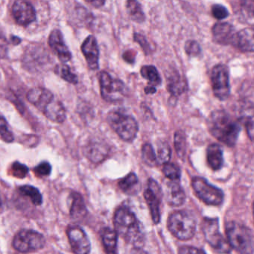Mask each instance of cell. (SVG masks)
I'll return each mask as SVG.
<instances>
[{
	"instance_id": "1",
	"label": "cell",
	"mask_w": 254,
	"mask_h": 254,
	"mask_svg": "<svg viewBox=\"0 0 254 254\" xmlns=\"http://www.w3.org/2000/svg\"><path fill=\"white\" fill-rule=\"evenodd\" d=\"M207 126L211 135L228 147L235 146L242 130L240 125L222 109L211 113L208 117Z\"/></svg>"
},
{
	"instance_id": "2",
	"label": "cell",
	"mask_w": 254,
	"mask_h": 254,
	"mask_svg": "<svg viewBox=\"0 0 254 254\" xmlns=\"http://www.w3.org/2000/svg\"><path fill=\"white\" fill-rule=\"evenodd\" d=\"M115 231L127 243L140 248L143 243L144 233L140 223L135 214L126 206H121L116 211L114 218Z\"/></svg>"
},
{
	"instance_id": "3",
	"label": "cell",
	"mask_w": 254,
	"mask_h": 254,
	"mask_svg": "<svg viewBox=\"0 0 254 254\" xmlns=\"http://www.w3.org/2000/svg\"><path fill=\"white\" fill-rule=\"evenodd\" d=\"M107 121L111 128L126 142H132L137 136L139 125L134 117L120 111H112L108 114Z\"/></svg>"
},
{
	"instance_id": "4",
	"label": "cell",
	"mask_w": 254,
	"mask_h": 254,
	"mask_svg": "<svg viewBox=\"0 0 254 254\" xmlns=\"http://www.w3.org/2000/svg\"><path fill=\"white\" fill-rule=\"evenodd\" d=\"M226 233L229 245L241 254H252L254 252V236L251 229L236 221L226 225Z\"/></svg>"
},
{
	"instance_id": "5",
	"label": "cell",
	"mask_w": 254,
	"mask_h": 254,
	"mask_svg": "<svg viewBox=\"0 0 254 254\" xmlns=\"http://www.w3.org/2000/svg\"><path fill=\"white\" fill-rule=\"evenodd\" d=\"M167 223L169 231L180 240H189L195 233V218L186 211L174 212L169 215Z\"/></svg>"
},
{
	"instance_id": "6",
	"label": "cell",
	"mask_w": 254,
	"mask_h": 254,
	"mask_svg": "<svg viewBox=\"0 0 254 254\" xmlns=\"http://www.w3.org/2000/svg\"><path fill=\"white\" fill-rule=\"evenodd\" d=\"M100 91L102 99L111 103L121 102L127 96V88L123 81L114 78L106 71L99 75Z\"/></svg>"
},
{
	"instance_id": "7",
	"label": "cell",
	"mask_w": 254,
	"mask_h": 254,
	"mask_svg": "<svg viewBox=\"0 0 254 254\" xmlns=\"http://www.w3.org/2000/svg\"><path fill=\"white\" fill-rule=\"evenodd\" d=\"M202 231L207 243L219 254H229L231 247L219 230V221L217 218H204L201 224Z\"/></svg>"
},
{
	"instance_id": "8",
	"label": "cell",
	"mask_w": 254,
	"mask_h": 254,
	"mask_svg": "<svg viewBox=\"0 0 254 254\" xmlns=\"http://www.w3.org/2000/svg\"><path fill=\"white\" fill-rule=\"evenodd\" d=\"M211 85L214 96L225 101L230 95V70L226 65L219 64L212 68L210 74Z\"/></svg>"
},
{
	"instance_id": "9",
	"label": "cell",
	"mask_w": 254,
	"mask_h": 254,
	"mask_svg": "<svg viewBox=\"0 0 254 254\" xmlns=\"http://www.w3.org/2000/svg\"><path fill=\"white\" fill-rule=\"evenodd\" d=\"M46 239L41 233L35 230H23L13 239V247L20 253L35 252L44 248Z\"/></svg>"
},
{
	"instance_id": "10",
	"label": "cell",
	"mask_w": 254,
	"mask_h": 254,
	"mask_svg": "<svg viewBox=\"0 0 254 254\" xmlns=\"http://www.w3.org/2000/svg\"><path fill=\"white\" fill-rule=\"evenodd\" d=\"M191 185L197 197L206 204L218 206L223 203L224 193L222 190L211 185L204 178L194 177Z\"/></svg>"
},
{
	"instance_id": "11",
	"label": "cell",
	"mask_w": 254,
	"mask_h": 254,
	"mask_svg": "<svg viewBox=\"0 0 254 254\" xmlns=\"http://www.w3.org/2000/svg\"><path fill=\"white\" fill-rule=\"evenodd\" d=\"M144 197L149 206L151 218L154 224L160 221V203H161L162 191L154 180L149 179L148 187L144 191Z\"/></svg>"
},
{
	"instance_id": "12",
	"label": "cell",
	"mask_w": 254,
	"mask_h": 254,
	"mask_svg": "<svg viewBox=\"0 0 254 254\" xmlns=\"http://www.w3.org/2000/svg\"><path fill=\"white\" fill-rule=\"evenodd\" d=\"M67 236L74 254H89L91 245L82 228L78 226H71L68 228Z\"/></svg>"
},
{
	"instance_id": "13",
	"label": "cell",
	"mask_w": 254,
	"mask_h": 254,
	"mask_svg": "<svg viewBox=\"0 0 254 254\" xmlns=\"http://www.w3.org/2000/svg\"><path fill=\"white\" fill-rule=\"evenodd\" d=\"M12 14L16 22L21 26H27L36 20L35 8L29 2L16 1L12 6Z\"/></svg>"
},
{
	"instance_id": "14",
	"label": "cell",
	"mask_w": 254,
	"mask_h": 254,
	"mask_svg": "<svg viewBox=\"0 0 254 254\" xmlns=\"http://www.w3.org/2000/svg\"><path fill=\"white\" fill-rule=\"evenodd\" d=\"M236 31L234 26L229 23H217L212 29L213 41L222 46H233Z\"/></svg>"
},
{
	"instance_id": "15",
	"label": "cell",
	"mask_w": 254,
	"mask_h": 254,
	"mask_svg": "<svg viewBox=\"0 0 254 254\" xmlns=\"http://www.w3.org/2000/svg\"><path fill=\"white\" fill-rule=\"evenodd\" d=\"M81 51L85 57L89 68L92 70L99 69V49L94 36L90 35L84 40L81 45Z\"/></svg>"
},
{
	"instance_id": "16",
	"label": "cell",
	"mask_w": 254,
	"mask_h": 254,
	"mask_svg": "<svg viewBox=\"0 0 254 254\" xmlns=\"http://www.w3.org/2000/svg\"><path fill=\"white\" fill-rule=\"evenodd\" d=\"M49 44L57 55L59 60L64 63L69 62L72 59V55L65 44L63 35L60 31L55 29L51 32L49 38Z\"/></svg>"
},
{
	"instance_id": "17",
	"label": "cell",
	"mask_w": 254,
	"mask_h": 254,
	"mask_svg": "<svg viewBox=\"0 0 254 254\" xmlns=\"http://www.w3.org/2000/svg\"><path fill=\"white\" fill-rule=\"evenodd\" d=\"M55 99L54 95L49 90L43 87H35L29 90L27 99L41 112Z\"/></svg>"
},
{
	"instance_id": "18",
	"label": "cell",
	"mask_w": 254,
	"mask_h": 254,
	"mask_svg": "<svg viewBox=\"0 0 254 254\" xmlns=\"http://www.w3.org/2000/svg\"><path fill=\"white\" fill-rule=\"evenodd\" d=\"M254 30L251 28H246L236 32L233 47L242 53H254Z\"/></svg>"
},
{
	"instance_id": "19",
	"label": "cell",
	"mask_w": 254,
	"mask_h": 254,
	"mask_svg": "<svg viewBox=\"0 0 254 254\" xmlns=\"http://www.w3.org/2000/svg\"><path fill=\"white\" fill-rule=\"evenodd\" d=\"M110 148L107 144L101 142H92L86 147L85 154L93 163L103 161L109 154Z\"/></svg>"
},
{
	"instance_id": "20",
	"label": "cell",
	"mask_w": 254,
	"mask_h": 254,
	"mask_svg": "<svg viewBox=\"0 0 254 254\" xmlns=\"http://www.w3.org/2000/svg\"><path fill=\"white\" fill-rule=\"evenodd\" d=\"M44 115L56 123H62L66 120V110L62 102L55 98L43 111Z\"/></svg>"
},
{
	"instance_id": "21",
	"label": "cell",
	"mask_w": 254,
	"mask_h": 254,
	"mask_svg": "<svg viewBox=\"0 0 254 254\" xmlns=\"http://www.w3.org/2000/svg\"><path fill=\"white\" fill-rule=\"evenodd\" d=\"M167 89L174 97H178L188 90V84L178 71L172 72L167 80Z\"/></svg>"
},
{
	"instance_id": "22",
	"label": "cell",
	"mask_w": 254,
	"mask_h": 254,
	"mask_svg": "<svg viewBox=\"0 0 254 254\" xmlns=\"http://www.w3.org/2000/svg\"><path fill=\"white\" fill-rule=\"evenodd\" d=\"M166 200L172 206H181L185 202V192L178 183L172 181L166 185Z\"/></svg>"
},
{
	"instance_id": "23",
	"label": "cell",
	"mask_w": 254,
	"mask_h": 254,
	"mask_svg": "<svg viewBox=\"0 0 254 254\" xmlns=\"http://www.w3.org/2000/svg\"><path fill=\"white\" fill-rule=\"evenodd\" d=\"M206 161L211 169L220 170L224 166V154L218 144H211L206 149Z\"/></svg>"
},
{
	"instance_id": "24",
	"label": "cell",
	"mask_w": 254,
	"mask_h": 254,
	"mask_svg": "<svg viewBox=\"0 0 254 254\" xmlns=\"http://www.w3.org/2000/svg\"><path fill=\"white\" fill-rule=\"evenodd\" d=\"M237 8L235 14L242 19V21L251 23L254 21V1H241L237 2Z\"/></svg>"
},
{
	"instance_id": "25",
	"label": "cell",
	"mask_w": 254,
	"mask_h": 254,
	"mask_svg": "<svg viewBox=\"0 0 254 254\" xmlns=\"http://www.w3.org/2000/svg\"><path fill=\"white\" fill-rule=\"evenodd\" d=\"M102 238L107 254H117L118 235L117 232L109 228L105 229L102 233Z\"/></svg>"
},
{
	"instance_id": "26",
	"label": "cell",
	"mask_w": 254,
	"mask_h": 254,
	"mask_svg": "<svg viewBox=\"0 0 254 254\" xmlns=\"http://www.w3.org/2000/svg\"><path fill=\"white\" fill-rule=\"evenodd\" d=\"M129 17L135 23H142L145 21V15L142 5L136 0H129L126 3Z\"/></svg>"
},
{
	"instance_id": "27",
	"label": "cell",
	"mask_w": 254,
	"mask_h": 254,
	"mask_svg": "<svg viewBox=\"0 0 254 254\" xmlns=\"http://www.w3.org/2000/svg\"><path fill=\"white\" fill-rule=\"evenodd\" d=\"M140 74L145 79L148 80V84L151 87L161 85L162 78L158 70L153 65H145L140 69Z\"/></svg>"
},
{
	"instance_id": "28",
	"label": "cell",
	"mask_w": 254,
	"mask_h": 254,
	"mask_svg": "<svg viewBox=\"0 0 254 254\" xmlns=\"http://www.w3.org/2000/svg\"><path fill=\"white\" fill-rule=\"evenodd\" d=\"M72 203L70 208V215L73 218H83L87 214V208H86L85 203H84L83 197L81 194L78 193H74L72 194Z\"/></svg>"
},
{
	"instance_id": "29",
	"label": "cell",
	"mask_w": 254,
	"mask_h": 254,
	"mask_svg": "<svg viewBox=\"0 0 254 254\" xmlns=\"http://www.w3.org/2000/svg\"><path fill=\"white\" fill-rule=\"evenodd\" d=\"M174 145L178 157L181 159L184 158L187 153V136L182 130L175 132L174 136Z\"/></svg>"
},
{
	"instance_id": "30",
	"label": "cell",
	"mask_w": 254,
	"mask_h": 254,
	"mask_svg": "<svg viewBox=\"0 0 254 254\" xmlns=\"http://www.w3.org/2000/svg\"><path fill=\"white\" fill-rule=\"evenodd\" d=\"M19 191L23 195L29 197L33 204L40 206L43 202V197L38 189L32 186H22L19 188Z\"/></svg>"
},
{
	"instance_id": "31",
	"label": "cell",
	"mask_w": 254,
	"mask_h": 254,
	"mask_svg": "<svg viewBox=\"0 0 254 254\" xmlns=\"http://www.w3.org/2000/svg\"><path fill=\"white\" fill-rule=\"evenodd\" d=\"M172 156L170 145L166 142H160L157 144V163L159 164H166L169 163Z\"/></svg>"
},
{
	"instance_id": "32",
	"label": "cell",
	"mask_w": 254,
	"mask_h": 254,
	"mask_svg": "<svg viewBox=\"0 0 254 254\" xmlns=\"http://www.w3.org/2000/svg\"><path fill=\"white\" fill-rule=\"evenodd\" d=\"M142 157L145 163L151 167L157 166V154H155L154 148L150 143L144 144L142 148Z\"/></svg>"
},
{
	"instance_id": "33",
	"label": "cell",
	"mask_w": 254,
	"mask_h": 254,
	"mask_svg": "<svg viewBox=\"0 0 254 254\" xmlns=\"http://www.w3.org/2000/svg\"><path fill=\"white\" fill-rule=\"evenodd\" d=\"M138 178L134 173H130L119 182V187L124 192L130 193L137 186Z\"/></svg>"
},
{
	"instance_id": "34",
	"label": "cell",
	"mask_w": 254,
	"mask_h": 254,
	"mask_svg": "<svg viewBox=\"0 0 254 254\" xmlns=\"http://www.w3.org/2000/svg\"><path fill=\"white\" fill-rule=\"evenodd\" d=\"M163 172L166 178L174 182H176L177 181H179L181 179V169L174 163H167L164 164Z\"/></svg>"
},
{
	"instance_id": "35",
	"label": "cell",
	"mask_w": 254,
	"mask_h": 254,
	"mask_svg": "<svg viewBox=\"0 0 254 254\" xmlns=\"http://www.w3.org/2000/svg\"><path fill=\"white\" fill-rule=\"evenodd\" d=\"M0 136L2 140L6 142H12L14 141V135L8 127L6 120L1 116H0Z\"/></svg>"
},
{
	"instance_id": "36",
	"label": "cell",
	"mask_w": 254,
	"mask_h": 254,
	"mask_svg": "<svg viewBox=\"0 0 254 254\" xmlns=\"http://www.w3.org/2000/svg\"><path fill=\"white\" fill-rule=\"evenodd\" d=\"M184 50L187 56L190 57H197L201 54V48L200 44L195 41L189 40L186 42Z\"/></svg>"
},
{
	"instance_id": "37",
	"label": "cell",
	"mask_w": 254,
	"mask_h": 254,
	"mask_svg": "<svg viewBox=\"0 0 254 254\" xmlns=\"http://www.w3.org/2000/svg\"><path fill=\"white\" fill-rule=\"evenodd\" d=\"M60 75L62 78L70 84H76L78 83V77L71 71L70 68L67 65H63L61 67Z\"/></svg>"
},
{
	"instance_id": "38",
	"label": "cell",
	"mask_w": 254,
	"mask_h": 254,
	"mask_svg": "<svg viewBox=\"0 0 254 254\" xmlns=\"http://www.w3.org/2000/svg\"><path fill=\"white\" fill-rule=\"evenodd\" d=\"M211 11H212V16L218 20H224L230 15L227 8L220 4L212 5Z\"/></svg>"
},
{
	"instance_id": "39",
	"label": "cell",
	"mask_w": 254,
	"mask_h": 254,
	"mask_svg": "<svg viewBox=\"0 0 254 254\" xmlns=\"http://www.w3.org/2000/svg\"><path fill=\"white\" fill-rule=\"evenodd\" d=\"M133 40L142 47L145 54L148 55L152 52L151 45H150L149 43L147 41L145 37L142 35V34L134 33V35H133Z\"/></svg>"
},
{
	"instance_id": "40",
	"label": "cell",
	"mask_w": 254,
	"mask_h": 254,
	"mask_svg": "<svg viewBox=\"0 0 254 254\" xmlns=\"http://www.w3.org/2000/svg\"><path fill=\"white\" fill-rule=\"evenodd\" d=\"M11 170H12L13 175L19 178H25L29 172V169L25 165L17 163V162L12 165Z\"/></svg>"
},
{
	"instance_id": "41",
	"label": "cell",
	"mask_w": 254,
	"mask_h": 254,
	"mask_svg": "<svg viewBox=\"0 0 254 254\" xmlns=\"http://www.w3.org/2000/svg\"><path fill=\"white\" fill-rule=\"evenodd\" d=\"M51 166L47 162H43V163H40L34 169L35 173L38 175V176L41 177L48 176L51 173Z\"/></svg>"
},
{
	"instance_id": "42",
	"label": "cell",
	"mask_w": 254,
	"mask_h": 254,
	"mask_svg": "<svg viewBox=\"0 0 254 254\" xmlns=\"http://www.w3.org/2000/svg\"><path fill=\"white\" fill-rule=\"evenodd\" d=\"M241 123L245 125L247 133L251 141L254 138V120L252 117H243L239 120Z\"/></svg>"
},
{
	"instance_id": "43",
	"label": "cell",
	"mask_w": 254,
	"mask_h": 254,
	"mask_svg": "<svg viewBox=\"0 0 254 254\" xmlns=\"http://www.w3.org/2000/svg\"><path fill=\"white\" fill-rule=\"evenodd\" d=\"M179 254H206V253L200 248L183 246L179 249Z\"/></svg>"
},
{
	"instance_id": "44",
	"label": "cell",
	"mask_w": 254,
	"mask_h": 254,
	"mask_svg": "<svg viewBox=\"0 0 254 254\" xmlns=\"http://www.w3.org/2000/svg\"><path fill=\"white\" fill-rule=\"evenodd\" d=\"M131 254H148L145 251L142 249L141 248H133L131 250Z\"/></svg>"
},
{
	"instance_id": "45",
	"label": "cell",
	"mask_w": 254,
	"mask_h": 254,
	"mask_svg": "<svg viewBox=\"0 0 254 254\" xmlns=\"http://www.w3.org/2000/svg\"><path fill=\"white\" fill-rule=\"evenodd\" d=\"M156 92H157V90H156L155 87H151V86L145 87V93L146 94H154Z\"/></svg>"
},
{
	"instance_id": "46",
	"label": "cell",
	"mask_w": 254,
	"mask_h": 254,
	"mask_svg": "<svg viewBox=\"0 0 254 254\" xmlns=\"http://www.w3.org/2000/svg\"><path fill=\"white\" fill-rule=\"evenodd\" d=\"M1 205H2V198H1V194H0V207H1Z\"/></svg>"
}]
</instances>
